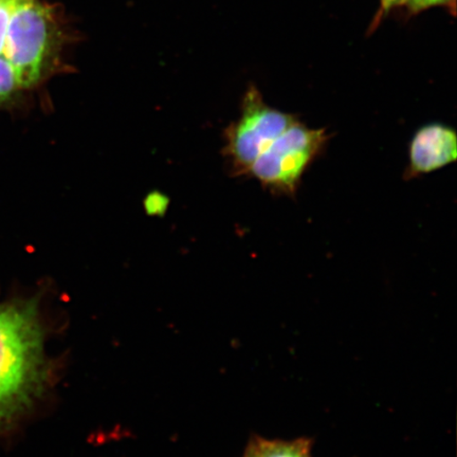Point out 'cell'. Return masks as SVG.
Here are the masks:
<instances>
[{
	"instance_id": "7c38bea8",
	"label": "cell",
	"mask_w": 457,
	"mask_h": 457,
	"mask_svg": "<svg viewBox=\"0 0 457 457\" xmlns=\"http://www.w3.org/2000/svg\"><path fill=\"white\" fill-rule=\"evenodd\" d=\"M0 2H2V0H0Z\"/></svg>"
},
{
	"instance_id": "6da1fadb",
	"label": "cell",
	"mask_w": 457,
	"mask_h": 457,
	"mask_svg": "<svg viewBox=\"0 0 457 457\" xmlns=\"http://www.w3.org/2000/svg\"><path fill=\"white\" fill-rule=\"evenodd\" d=\"M44 333L36 300L0 304V430L30 407L46 379Z\"/></svg>"
},
{
	"instance_id": "8fae6325",
	"label": "cell",
	"mask_w": 457,
	"mask_h": 457,
	"mask_svg": "<svg viewBox=\"0 0 457 457\" xmlns=\"http://www.w3.org/2000/svg\"><path fill=\"white\" fill-rule=\"evenodd\" d=\"M244 457H259L256 454V451H255L253 444H251L249 445L247 451H245V454Z\"/></svg>"
},
{
	"instance_id": "5b68a950",
	"label": "cell",
	"mask_w": 457,
	"mask_h": 457,
	"mask_svg": "<svg viewBox=\"0 0 457 457\" xmlns=\"http://www.w3.org/2000/svg\"><path fill=\"white\" fill-rule=\"evenodd\" d=\"M457 159V135L443 123L424 125L416 131L409 148L404 179H412L441 170Z\"/></svg>"
},
{
	"instance_id": "277c9868",
	"label": "cell",
	"mask_w": 457,
	"mask_h": 457,
	"mask_svg": "<svg viewBox=\"0 0 457 457\" xmlns=\"http://www.w3.org/2000/svg\"><path fill=\"white\" fill-rule=\"evenodd\" d=\"M298 120L293 113L268 105L259 89L251 86L241 117L228 131L227 153L237 173L248 175L255 160Z\"/></svg>"
},
{
	"instance_id": "ba28073f",
	"label": "cell",
	"mask_w": 457,
	"mask_h": 457,
	"mask_svg": "<svg viewBox=\"0 0 457 457\" xmlns=\"http://www.w3.org/2000/svg\"><path fill=\"white\" fill-rule=\"evenodd\" d=\"M19 0H2L0 2V56H3L5 36L11 14Z\"/></svg>"
},
{
	"instance_id": "3957f363",
	"label": "cell",
	"mask_w": 457,
	"mask_h": 457,
	"mask_svg": "<svg viewBox=\"0 0 457 457\" xmlns=\"http://www.w3.org/2000/svg\"><path fill=\"white\" fill-rule=\"evenodd\" d=\"M329 140L325 129H311L299 119L255 160L248 176L274 195L295 196L303 176Z\"/></svg>"
},
{
	"instance_id": "9c48e42d",
	"label": "cell",
	"mask_w": 457,
	"mask_h": 457,
	"mask_svg": "<svg viewBox=\"0 0 457 457\" xmlns=\"http://www.w3.org/2000/svg\"><path fill=\"white\" fill-rule=\"evenodd\" d=\"M454 2L455 0H408L407 4L413 11H420L434 7V5L454 4Z\"/></svg>"
},
{
	"instance_id": "30bf717a",
	"label": "cell",
	"mask_w": 457,
	"mask_h": 457,
	"mask_svg": "<svg viewBox=\"0 0 457 457\" xmlns=\"http://www.w3.org/2000/svg\"><path fill=\"white\" fill-rule=\"evenodd\" d=\"M408 0H381L382 9L388 11L397 7V5L407 4Z\"/></svg>"
},
{
	"instance_id": "52a82bcc",
	"label": "cell",
	"mask_w": 457,
	"mask_h": 457,
	"mask_svg": "<svg viewBox=\"0 0 457 457\" xmlns=\"http://www.w3.org/2000/svg\"><path fill=\"white\" fill-rule=\"evenodd\" d=\"M19 89L21 86L12 66L0 56V103L9 100Z\"/></svg>"
},
{
	"instance_id": "7a4b0ae2",
	"label": "cell",
	"mask_w": 457,
	"mask_h": 457,
	"mask_svg": "<svg viewBox=\"0 0 457 457\" xmlns=\"http://www.w3.org/2000/svg\"><path fill=\"white\" fill-rule=\"evenodd\" d=\"M65 33L50 5L19 0L11 14L3 56L21 88L32 87L59 66Z\"/></svg>"
},
{
	"instance_id": "8992f818",
	"label": "cell",
	"mask_w": 457,
	"mask_h": 457,
	"mask_svg": "<svg viewBox=\"0 0 457 457\" xmlns=\"http://www.w3.org/2000/svg\"><path fill=\"white\" fill-rule=\"evenodd\" d=\"M259 457H312L311 439L303 437L294 441L256 438L253 443Z\"/></svg>"
}]
</instances>
